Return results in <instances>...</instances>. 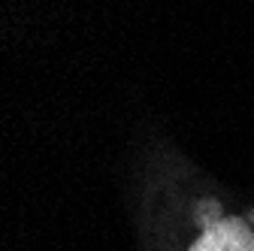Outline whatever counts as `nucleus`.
Masks as SVG:
<instances>
[{"mask_svg":"<svg viewBox=\"0 0 254 251\" xmlns=\"http://www.w3.org/2000/svg\"><path fill=\"white\" fill-rule=\"evenodd\" d=\"M179 251H254V212L230 209L215 194L190 197Z\"/></svg>","mask_w":254,"mask_h":251,"instance_id":"1","label":"nucleus"}]
</instances>
